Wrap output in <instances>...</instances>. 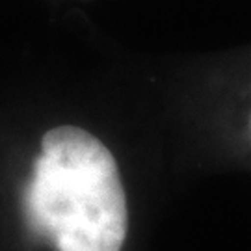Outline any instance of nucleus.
Returning <instances> with one entry per match:
<instances>
[{"label": "nucleus", "instance_id": "nucleus-1", "mask_svg": "<svg viewBox=\"0 0 251 251\" xmlns=\"http://www.w3.org/2000/svg\"><path fill=\"white\" fill-rule=\"evenodd\" d=\"M26 214L58 251H121L128 214L108 147L78 126H56L26 188Z\"/></svg>", "mask_w": 251, "mask_h": 251}]
</instances>
